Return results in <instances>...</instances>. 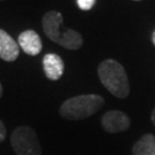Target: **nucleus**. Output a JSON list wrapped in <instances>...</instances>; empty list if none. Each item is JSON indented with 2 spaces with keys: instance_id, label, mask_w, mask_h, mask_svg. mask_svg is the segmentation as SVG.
<instances>
[{
  "instance_id": "f257e3e1",
  "label": "nucleus",
  "mask_w": 155,
  "mask_h": 155,
  "mask_svg": "<svg viewBox=\"0 0 155 155\" xmlns=\"http://www.w3.org/2000/svg\"><path fill=\"white\" fill-rule=\"evenodd\" d=\"M63 23V17L61 13L56 11H51L46 13L43 17V29L45 35L48 38L67 50H79L83 45L82 35L72 29H64L60 31L61 24Z\"/></svg>"
},
{
  "instance_id": "f03ea898",
  "label": "nucleus",
  "mask_w": 155,
  "mask_h": 155,
  "mask_svg": "<svg viewBox=\"0 0 155 155\" xmlns=\"http://www.w3.org/2000/svg\"><path fill=\"white\" fill-rule=\"evenodd\" d=\"M100 82L114 97L125 99L130 93V83L125 69L113 59L102 61L98 67Z\"/></svg>"
},
{
  "instance_id": "7ed1b4c3",
  "label": "nucleus",
  "mask_w": 155,
  "mask_h": 155,
  "mask_svg": "<svg viewBox=\"0 0 155 155\" xmlns=\"http://www.w3.org/2000/svg\"><path fill=\"white\" fill-rule=\"evenodd\" d=\"M105 105V99L98 94H83L66 100L60 107V115L69 121H79L94 115Z\"/></svg>"
},
{
  "instance_id": "20e7f679",
  "label": "nucleus",
  "mask_w": 155,
  "mask_h": 155,
  "mask_svg": "<svg viewBox=\"0 0 155 155\" xmlns=\"http://www.w3.org/2000/svg\"><path fill=\"white\" fill-rule=\"evenodd\" d=\"M11 144L17 155H41V147L32 127L23 125L16 127L11 137Z\"/></svg>"
},
{
  "instance_id": "39448f33",
  "label": "nucleus",
  "mask_w": 155,
  "mask_h": 155,
  "mask_svg": "<svg viewBox=\"0 0 155 155\" xmlns=\"http://www.w3.org/2000/svg\"><path fill=\"white\" fill-rule=\"evenodd\" d=\"M101 125L109 133L127 131L131 125V121L125 113L121 110H109L101 117Z\"/></svg>"
},
{
  "instance_id": "423d86ee",
  "label": "nucleus",
  "mask_w": 155,
  "mask_h": 155,
  "mask_svg": "<svg viewBox=\"0 0 155 155\" xmlns=\"http://www.w3.org/2000/svg\"><path fill=\"white\" fill-rule=\"evenodd\" d=\"M18 46L28 55H37L41 52L43 44L39 35L35 30H25L18 36Z\"/></svg>"
},
{
  "instance_id": "0eeeda50",
  "label": "nucleus",
  "mask_w": 155,
  "mask_h": 155,
  "mask_svg": "<svg viewBox=\"0 0 155 155\" xmlns=\"http://www.w3.org/2000/svg\"><path fill=\"white\" fill-rule=\"evenodd\" d=\"M43 67L46 77L51 81L60 79L64 71V63L61 56L55 53H47L43 58Z\"/></svg>"
},
{
  "instance_id": "6e6552de",
  "label": "nucleus",
  "mask_w": 155,
  "mask_h": 155,
  "mask_svg": "<svg viewBox=\"0 0 155 155\" xmlns=\"http://www.w3.org/2000/svg\"><path fill=\"white\" fill-rule=\"evenodd\" d=\"M20 54V46L8 33L0 29V59L4 61H15Z\"/></svg>"
},
{
  "instance_id": "1a4fd4ad",
  "label": "nucleus",
  "mask_w": 155,
  "mask_h": 155,
  "mask_svg": "<svg viewBox=\"0 0 155 155\" xmlns=\"http://www.w3.org/2000/svg\"><path fill=\"white\" fill-rule=\"evenodd\" d=\"M133 155H155V136L147 133L132 147Z\"/></svg>"
},
{
  "instance_id": "9d476101",
  "label": "nucleus",
  "mask_w": 155,
  "mask_h": 155,
  "mask_svg": "<svg viewBox=\"0 0 155 155\" xmlns=\"http://www.w3.org/2000/svg\"><path fill=\"white\" fill-rule=\"evenodd\" d=\"M78 7L83 11H89L95 4V0H77Z\"/></svg>"
},
{
  "instance_id": "9b49d317",
  "label": "nucleus",
  "mask_w": 155,
  "mask_h": 155,
  "mask_svg": "<svg viewBox=\"0 0 155 155\" xmlns=\"http://www.w3.org/2000/svg\"><path fill=\"white\" fill-rule=\"evenodd\" d=\"M6 134H7V130H6L5 124L2 121H0V143H2L6 139Z\"/></svg>"
},
{
  "instance_id": "f8f14e48",
  "label": "nucleus",
  "mask_w": 155,
  "mask_h": 155,
  "mask_svg": "<svg viewBox=\"0 0 155 155\" xmlns=\"http://www.w3.org/2000/svg\"><path fill=\"white\" fill-rule=\"evenodd\" d=\"M150 118H152V122H153V124L155 125V108L153 109V111H152V116H150Z\"/></svg>"
},
{
  "instance_id": "ddd939ff",
  "label": "nucleus",
  "mask_w": 155,
  "mask_h": 155,
  "mask_svg": "<svg viewBox=\"0 0 155 155\" xmlns=\"http://www.w3.org/2000/svg\"><path fill=\"white\" fill-rule=\"evenodd\" d=\"M2 93H4V90H2V85L0 83V98L2 97Z\"/></svg>"
},
{
  "instance_id": "4468645a",
  "label": "nucleus",
  "mask_w": 155,
  "mask_h": 155,
  "mask_svg": "<svg viewBox=\"0 0 155 155\" xmlns=\"http://www.w3.org/2000/svg\"><path fill=\"white\" fill-rule=\"evenodd\" d=\"M152 41H153V44L155 45V30H154V32H153V35H152Z\"/></svg>"
},
{
  "instance_id": "2eb2a0df",
  "label": "nucleus",
  "mask_w": 155,
  "mask_h": 155,
  "mask_svg": "<svg viewBox=\"0 0 155 155\" xmlns=\"http://www.w3.org/2000/svg\"><path fill=\"white\" fill-rule=\"evenodd\" d=\"M134 1H139V0H134Z\"/></svg>"
}]
</instances>
